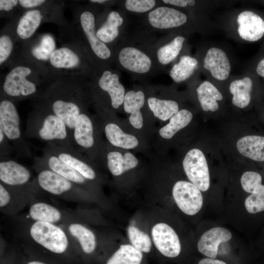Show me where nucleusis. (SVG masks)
<instances>
[{
    "label": "nucleus",
    "mask_w": 264,
    "mask_h": 264,
    "mask_svg": "<svg viewBox=\"0 0 264 264\" xmlns=\"http://www.w3.org/2000/svg\"><path fill=\"white\" fill-rule=\"evenodd\" d=\"M123 22V19L116 11H112L108 15L106 21L96 31L97 38L106 44L112 42L119 34L118 27Z\"/></svg>",
    "instance_id": "33"
},
{
    "label": "nucleus",
    "mask_w": 264,
    "mask_h": 264,
    "mask_svg": "<svg viewBox=\"0 0 264 264\" xmlns=\"http://www.w3.org/2000/svg\"><path fill=\"white\" fill-rule=\"evenodd\" d=\"M235 28L238 37L242 40L258 41L264 35V20L252 11L242 10L236 16Z\"/></svg>",
    "instance_id": "12"
},
{
    "label": "nucleus",
    "mask_w": 264,
    "mask_h": 264,
    "mask_svg": "<svg viewBox=\"0 0 264 264\" xmlns=\"http://www.w3.org/2000/svg\"><path fill=\"white\" fill-rule=\"evenodd\" d=\"M128 234L132 245L135 249L149 253L152 247V242L148 235L133 226L128 228Z\"/></svg>",
    "instance_id": "39"
},
{
    "label": "nucleus",
    "mask_w": 264,
    "mask_h": 264,
    "mask_svg": "<svg viewBox=\"0 0 264 264\" xmlns=\"http://www.w3.org/2000/svg\"><path fill=\"white\" fill-rule=\"evenodd\" d=\"M202 62L203 69L214 79L223 81L229 78L231 70L230 61L226 52L220 48H209Z\"/></svg>",
    "instance_id": "15"
},
{
    "label": "nucleus",
    "mask_w": 264,
    "mask_h": 264,
    "mask_svg": "<svg viewBox=\"0 0 264 264\" xmlns=\"http://www.w3.org/2000/svg\"><path fill=\"white\" fill-rule=\"evenodd\" d=\"M193 114L186 110H179L171 117L169 123L162 127L159 131L161 137L165 139H170L180 130L186 127L192 121Z\"/></svg>",
    "instance_id": "35"
},
{
    "label": "nucleus",
    "mask_w": 264,
    "mask_h": 264,
    "mask_svg": "<svg viewBox=\"0 0 264 264\" xmlns=\"http://www.w3.org/2000/svg\"><path fill=\"white\" fill-rule=\"evenodd\" d=\"M30 238L37 244L55 254H63L68 248V235L55 224L34 221L29 229Z\"/></svg>",
    "instance_id": "5"
},
{
    "label": "nucleus",
    "mask_w": 264,
    "mask_h": 264,
    "mask_svg": "<svg viewBox=\"0 0 264 264\" xmlns=\"http://www.w3.org/2000/svg\"><path fill=\"white\" fill-rule=\"evenodd\" d=\"M172 195L178 208L186 215H196L202 207L201 191L191 182L184 180L176 182L173 188Z\"/></svg>",
    "instance_id": "10"
},
{
    "label": "nucleus",
    "mask_w": 264,
    "mask_h": 264,
    "mask_svg": "<svg viewBox=\"0 0 264 264\" xmlns=\"http://www.w3.org/2000/svg\"><path fill=\"white\" fill-rule=\"evenodd\" d=\"M34 163L53 171L82 188L87 184L88 179L57 156L47 151L43 150L41 156L35 157Z\"/></svg>",
    "instance_id": "16"
},
{
    "label": "nucleus",
    "mask_w": 264,
    "mask_h": 264,
    "mask_svg": "<svg viewBox=\"0 0 264 264\" xmlns=\"http://www.w3.org/2000/svg\"><path fill=\"white\" fill-rule=\"evenodd\" d=\"M0 129L12 145L17 156L23 158L32 157L30 147L22 135L20 118L12 101L0 97Z\"/></svg>",
    "instance_id": "4"
},
{
    "label": "nucleus",
    "mask_w": 264,
    "mask_h": 264,
    "mask_svg": "<svg viewBox=\"0 0 264 264\" xmlns=\"http://www.w3.org/2000/svg\"><path fill=\"white\" fill-rule=\"evenodd\" d=\"M44 13L41 7L26 10L18 22L16 28L17 37L22 41L30 39L43 22Z\"/></svg>",
    "instance_id": "24"
},
{
    "label": "nucleus",
    "mask_w": 264,
    "mask_h": 264,
    "mask_svg": "<svg viewBox=\"0 0 264 264\" xmlns=\"http://www.w3.org/2000/svg\"><path fill=\"white\" fill-rule=\"evenodd\" d=\"M100 89L109 95L111 106L117 109L124 102L125 88L119 82L118 75L109 70H105L98 81Z\"/></svg>",
    "instance_id": "23"
},
{
    "label": "nucleus",
    "mask_w": 264,
    "mask_h": 264,
    "mask_svg": "<svg viewBox=\"0 0 264 264\" xmlns=\"http://www.w3.org/2000/svg\"><path fill=\"white\" fill-rule=\"evenodd\" d=\"M14 151L12 145L0 129V160L10 158Z\"/></svg>",
    "instance_id": "42"
},
{
    "label": "nucleus",
    "mask_w": 264,
    "mask_h": 264,
    "mask_svg": "<svg viewBox=\"0 0 264 264\" xmlns=\"http://www.w3.org/2000/svg\"><path fill=\"white\" fill-rule=\"evenodd\" d=\"M31 174L24 165L10 158L0 160V182L11 187L27 188L29 186Z\"/></svg>",
    "instance_id": "17"
},
{
    "label": "nucleus",
    "mask_w": 264,
    "mask_h": 264,
    "mask_svg": "<svg viewBox=\"0 0 264 264\" xmlns=\"http://www.w3.org/2000/svg\"><path fill=\"white\" fill-rule=\"evenodd\" d=\"M27 264H46L42 262L37 261H33L28 262Z\"/></svg>",
    "instance_id": "48"
},
{
    "label": "nucleus",
    "mask_w": 264,
    "mask_h": 264,
    "mask_svg": "<svg viewBox=\"0 0 264 264\" xmlns=\"http://www.w3.org/2000/svg\"><path fill=\"white\" fill-rule=\"evenodd\" d=\"M185 173L191 183L201 191H207L210 186L208 162L203 152L198 148L189 150L183 158Z\"/></svg>",
    "instance_id": "8"
},
{
    "label": "nucleus",
    "mask_w": 264,
    "mask_h": 264,
    "mask_svg": "<svg viewBox=\"0 0 264 264\" xmlns=\"http://www.w3.org/2000/svg\"><path fill=\"white\" fill-rule=\"evenodd\" d=\"M257 73L262 77H264V58L258 63L256 67Z\"/></svg>",
    "instance_id": "47"
},
{
    "label": "nucleus",
    "mask_w": 264,
    "mask_h": 264,
    "mask_svg": "<svg viewBox=\"0 0 264 264\" xmlns=\"http://www.w3.org/2000/svg\"><path fill=\"white\" fill-rule=\"evenodd\" d=\"M155 4L154 0H127L125 3L127 10L137 13L147 12L153 9Z\"/></svg>",
    "instance_id": "41"
},
{
    "label": "nucleus",
    "mask_w": 264,
    "mask_h": 264,
    "mask_svg": "<svg viewBox=\"0 0 264 264\" xmlns=\"http://www.w3.org/2000/svg\"><path fill=\"white\" fill-rule=\"evenodd\" d=\"M145 95L141 91L130 90L126 92L124 99V109L131 114L129 121L135 128L140 129L143 126V117L140 109L143 106Z\"/></svg>",
    "instance_id": "28"
},
{
    "label": "nucleus",
    "mask_w": 264,
    "mask_h": 264,
    "mask_svg": "<svg viewBox=\"0 0 264 264\" xmlns=\"http://www.w3.org/2000/svg\"><path fill=\"white\" fill-rule=\"evenodd\" d=\"M198 264H227L225 262L216 259L205 258L200 260Z\"/></svg>",
    "instance_id": "46"
},
{
    "label": "nucleus",
    "mask_w": 264,
    "mask_h": 264,
    "mask_svg": "<svg viewBox=\"0 0 264 264\" xmlns=\"http://www.w3.org/2000/svg\"><path fill=\"white\" fill-rule=\"evenodd\" d=\"M56 49V44L54 37L51 34H45L27 46L26 49L25 48L22 57L45 71V65L47 64L51 55Z\"/></svg>",
    "instance_id": "18"
},
{
    "label": "nucleus",
    "mask_w": 264,
    "mask_h": 264,
    "mask_svg": "<svg viewBox=\"0 0 264 264\" xmlns=\"http://www.w3.org/2000/svg\"><path fill=\"white\" fill-rule=\"evenodd\" d=\"M185 39L177 36L170 42L160 47L157 51V58L162 65H167L174 60L182 49Z\"/></svg>",
    "instance_id": "38"
},
{
    "label": "nucleus",
    "mask_w": 264,
    "mask_h": 264,
    "mask_svg": "<svg viewBox=\"0 0 264 264\" xmlns=\"http://www.w3.org/2000/svg\"><path fill=\"white\" fill-rule=\"evenodd\" d=\"M198 101L201 109L206 112L217 111L219 109V102L223 96L219 89L210 81L204 80L196 89Z\"/></svg>",
    "instance_id": "25"
},
{
    "label": "nucleus",
    "mask_w": 264,
    "mask_h": 264,
    "mask_svg": "<svg viewBox=\"0 0 264 264\" xmlns=\"http://www.w3.org/2000/svg\"><path fill=\"white\" fill-rule=\"evenodd\" d=\"M153 242L158 250L168 258L178 256L181 251L179 238L175 230L168 224L158 223L152 229Z\"/></svg>",
    "instance_id": "14"
},
{
    "label": "nucleus",
    "mask_w": 264,
    "mask_h": 264,
    "mask_svg": "<svg viewBox=\"0 0 264 264\" xmlns=\"http://www.w3.org/2000/svg\"><path fill=\"white\" fill-rule=\"evenodd\" d=\"M39 98L40 102L65 122L72 140L73 131L77 119L84 108L81 89L77 79L60 77Z\"/></svg>",
    "instance_id": "1"
},
{
    "label": "nucleus",
    "mask_w": 264,
    "mask_h": 264,
    "mask_svg": "<svg viewBox=\"0 0 264 264\" xmlns=\"http://www.w3.org/2000/svg\"><path fill=\"white\" fill-rule=\"evenodd\" d=\"M37 172V184L50 194L73 200L82 196V188L47 168L34 164Z\"/></svg>",
    "instance_id": "6"
},
{
    "label": "nucleus",
    "mask_w": 264,
    "mask_h": 264,
    "mask_svg": "<svg viewBox=\"0 0 264 264\" xmlns=\"http://www.w3.org/2000/svg\"><path fill=\"white\" fill-rule=\"evenodd\" d=\"M163 2L180 7L193 6L196 4V1L192 0H163Z\"/></svg>",
    "instance_id": "45"
},
{
    "label": "nucleus",
    "mask_w": 264,
    "mask_h": 264,
    "mask_svg": "<svg viewBox=\"0 0 264 264\" xmlns=\"http://www.w3.org/2000/svg\"><path fill=\"white\" fill-rule=\"evenodd\" d=\"M237 151L242 156L256 161H264V136L247 135L236 142Z\"/></svg>",
    "instance_id": "26"
},
{
    "label": "nucleus",
    "mask_w": 264,
    "mask_h": 264,
    "mask_svg": "<svg viewBox=\"0 0 264 264\" xmlns=\"http://www.w3.org/2000/svg\"><path fill=\"white\" fill-rule=\"evenodd\" d=\"M104 132L109 142L115 147L131 149L138 144V139L134 136L125 133L115 123H107L104 127Z\"/></svg>",
    "instance_id": "31"
},
{
    "label": "nucleus",
    "mask_w": 264,
    "mask_h": 264,
    "mask_svg": "<svg viewBox=\"0 0 264 264\" xmlns=\"http://www.w3.org/2000/svg\"><path fill=\"white\" fill-rule=\"evenodd\" d=\"M68 235L80 245L86 254H90L95 249L97 244L95 234L81 223L72 222L67 226Z\"/></svg>",
    "instance_id": "29"
},
{
    "label": "nucleus",
    "mask_w": 264,
    "mask_h": 264,
    "mask_svg": "<svg viewBox=\"0 0 264 264\" xmlns=\"http://www.w3.org/2000/svg\"><path fill=\"white\" fill-rule=\"evenodd\" d=\"M262 176L257 172L246 171L241 177L243 190L249 194L244 201L246 210L255 214L264 211V185L262 184Z\"/></svg>",
    "instance_id": "11"
},
{
    "label": "nucleus",
    "mask_w": 264,
    "mask_h": 264,
    "mask_svg": "<svg viewBox=\"0 0 264 264\" xmlns=\"http://www.w3.org/2000/svg\"><path fill=\"white\" fill-rule=\"evenodd\" d=\"M253 81L247 76L235 79L231 82L229 90L232 96L233 105L240 109L246 108L251 99Z\"/></svg>",
    "instance_id": "27"
},
{
    "label": "nucleus",
    "mask_w": 264,
    "mask_h": 264,
    "mask_svg": "<svg viewBox=\"0 0 264 264\" xmlns=\"http://www.w3.org/2000/svg\"><path fill=\"white\" fill-rule=\"evenodd\" d=\"M148 20L153 27L165 29L184 25L187 22L188 18L184 13L176 9L160 6L149 13Z\"/></svg>",
    "instance_id": "20"
},
{
    "label": "nucleus",
    "mask_w": 264,
    "mask_h": 264,
    "mask_svg": "<svg viewBox=\"0 0 264 264\" xmlns=\"http://www.w3.org/2000/svg\"><path fill=\"white\" fill-rule=\"evenodd\" d=\"M29 216L34 221H42L56 224L63 218L61 212L56 207L45 202H37L31 205Z\"/></svg>",
    "instance_id": "32"
},
{
    "label": "nucleus",
    "mask_w": 264,
    "mask_h": 264,
    "mask_svg": "<svg viewBox=\"0 0 264 264\" xmlns=\"http://www.w3.org/2000/svg\"><path fill=\"white\" fill-rule=\"evenodd\" d=\"M198 65V60L189 55H183L179 62L175 64L170 71V76L177 83L183 82L190 78Z\"/></svg>",
    "instance_id": "34"
},
{
    "label": "nucleus",
    "mask_w": 264,
    "mask_h": 264,
    "mask_svg": "<svg viewBox=\"0 0 264 264\" xmlns=\"http://www.w3.org/2000/svg\"><path fill=\"white\" fill-rule=\"evenodd\" d=\"M74 146L79 151L89 152L95 144L92 121L84 108L77 119L72 133Z\"/></svg>",
    "instance_id": "19"
},
{
    "label": "nucleus",
    "mask_w": 264,
    "mask_h": 264,
    "mask_svg": "<svg viewBox=\"0 0 264 264\" xmlns=\"http://www.w3.org/2000/svg\"><path fill=\"white\" fill-rule=\"evenodd\" d=\"M150 109L158 119L166 121L179 111L178 103L172 100H161L155 97L148 99Z\"/></svg>",
    "instance_id": "37"
},
{
    "label": "nucleus",
    "mask_w": 264,
    "mask_h": 264,
    "mask_svg": "<svg viewBox=\"0 0 264 264\" xmlns=\"http://www.w3.org/2000/svg\"><path fill=\"white\" fill-rule=\"evenodd\" d=\"M142 252L130 244L121 245L107 261L106 264H140Z\"/></svg>",
    "instance_id": "36"
},
{
    "label": "nucleus",
    "mask_w": 264,
    "mask_h": 264,
    "mask_svg": "<svg viewBox=\"0 0 264 264\" xmlns=\"http://www.w3.org/2000/svg\"><path fill=\"white\" fill-rule=\"evenodd\" d=\"M90 2L93 3H104L106 1H107V0H90Z\"/></svg>",
    "instance_id": "49"
},
{
    "label": "nucleus",
    "mask_w": 264,
    "mask_h": 264,
    "mask_svg": "<svg viewBox=\"0 0 264 264\" xmlns=\"http://www.w3.org/2000/svg\"><path fill=\"white\" fill-rule=\"evenodd\" d=\"M121 65L128 70L137 73L148 72L152 66L150 58L140 50L133 47H126L119 53Z\"/></svg>",
    "instance_id": "22"
},
{
    "label": "nucleus",
    "mask_w": 264,
    "mask_h": 264,
    "mask_svg": "<svg viewBox=\"0 0 264 264\" xmlns=\"http://www.w3.org/2000/svg\"><path fill=\"white\" fill-rule=\"evenodd\" d=\"M107 165L111 174L115 176L135 168L138 164L137 159L131 153L123 155L116 151L109 152L107 154Z\"/></svg>",
    "instance_id": "30"
},
{
    "label": "nucleus",
    "mask_w": 264,
    "mask_h": 264,
    "mask_svg": "<svg viewBox=\"0 0 264 264\" xmlns=\"http://www.w3.org/2000/svg\"><path fill=\"white\" fill-rule=\"evenodd\" d=\"M94 54L99 59L107 60L111 56V51L106 44L96 36L95 18L89 11L84 10L79 15L78 26Z\"/></svg>",
    "instance_id": "13"
},
{
    "label": "nucleus",
    "mask_w": 264,
    "mask_h": 264,
    "mask_svg": "<svg viewBox=\"0 0 264 264\" xmlns=\"http://www.w3.org/2000/svg\"><path fill=\"white\" fill-rule=\"evenodd\" d=\"M14 49V36L6 31L0 36V65L1 66L10 60Z\"/></svg>",
    "instance_id": "40"
},
{
    "label": "nucleus",
    "mask_w": 264,
    "mask_h": 264,
    "mask_svg": "<svg viewBox=\"0 0 264 264\" xmlns=\"http://www.w3.org/2000/svg\"><path fill=\"white\" fill-rule=\"evenodd\" d=\"M42 73L47 75L37 66L24 58L15 61L4 76L0 97L13 102L39 97L42 82L38 76Z\"/></svg>",
    "instance_id": "2"
},
{
    "label": "nucleus",
    "mask_w": 264,
    "mask_h": 264,
    "mask_svg": "<svg viewBox=\"0 0 264 264\" xmlns=\"http://www.w3.org/2000/svg\"><path fill=\"white\" fill-rule=\"evenodd\" d=\"M43 150L55 155L87 179L93 180L96 178L95 171L74 146L47 143Z\"/></svg>",
    "instance_id": "9"
},
{
    "label": "nucleus",
    "mask_w": 264,
    "mask_h": 264,
    "mask_svg": "<svg viewBox=\"0 0 264 264\" xmlns=\"http://www.w3.org/2000/svg\"><path fill=\"white\" fill-rule=\"evenodd\" d=\"M19 5L22 8L30 10L39 8L47 2L44 0H20Z\"/></svg>",
    "instance_id": "43"
},
{
    "label": "nucleus",
    "mask_w": 264,
    "mask_h": 264,
    "mask_svg": "<svg viewBox=\"0 0 264 264\" xmlns=\"http://www.w3.org/2000/svg\"><path fill=\"white\" fill-rule=\"evenodd\" d=\"M19 4L17 0H0V11L2 12H10L18 6Z\"/></svg>",
    "instance_id": "44"
},
{
    "label": "nucleus",
    "mask_w": 264,
    "mask_h": 264,
    "mask_svg": "<svg viewBox=\"0 0 264 264\" xmlns=\"http://www.w3.org/2000/svg\"><path fill=\"white\" fill-rule=\"evenodd\" d=\"M83 63L82 55L77 48L76 44H64L56 48L51 55L47 64L46 72L48 74L77 76Z\"/></svg>",
    "instance_id": "7"
},
{
    "label": "nucleus",
    "mask_w": 264,
    "mask_h": 264,
    "mask_svg": "<svg viewBox=\"0 0 264 264\" xmlns=\"http://www.w3.org/2000/svg\"><path fill=\"white\" fill-rule=\"evenodd\" d=\"M232 233L227 229L216 227L205 232L198 242V251L207 258L216 259L219 245L232 238Z\"/></svg>",
    "instance_id": "21"
},
{
    "label": "nucleus",
    "mask_w": 264,
    "mask_h": 264,
    "mask_svg": "<svg viewBox=\"0 0 264 264\" xmlns=\"http://www.w3.org/2000/svg\"><path fill=\"white\" fill-rule=\"evenodd\" d=\"M23 136L45 141L47 144L74 146L65 122L40 101L28 116Z\"/></svg>",
    "instance_id": "3"
}]
</instances>
